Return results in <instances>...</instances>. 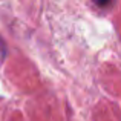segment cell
<instances>
[{
  "label": "cell",
  "instance_id": "cell-1",
  "mask_svg": "<svg viewBox=\"0 0 121 121\" xmlns=\"http://www.w3.org/2000/svg\"><path fill=\"white\" fill-rule=\"evenodd\" d=\"M94 3L97 6H110V5H112L110 2H94Z\"/></svg>",
  "mask_w": 121,
  "mask_h": 121
}]
</instances>
